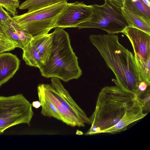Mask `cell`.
I'll return each mask as SVG.
<instances>
[{"label": "cell", "instance_id": "8992f818", "mask_svg": "<svg viewBox=\"0 0 150 150\" xmlns=\"http://www.w3.org/2000/svg\"><path fill=\"white\" fill-rule=\"evenodd\" d=\"M33 114L31 104L22 94L0 96V134L16 125H29Z\"/></svg>", "mask_w": 150, "mask_h": 150}, {"label": "cell", "instance_id": "30bf717a", "mask_svg": "<svg viewBox=\"0 0 150 150\" xmlns=\"http://www.w3.org/2000/svg\"><path fill=\"white\" fill-rule=\"evenodd\" d=\"M144 110L139 102H137L127 110L123 118L115 126L105 131L103 133L115 134L126 130L130 124L144 117L147 113H144Z\"/></svg>", "mask_w": 150, "mask_h": 150}, {"label": "cell", "instance_id": "7a4b0ae2", "mask_svg": "<svg viewBox=\"0 0 150 150\" xmlns=\"http://www.w3.org/2000/svg\"><path fill=\"white\" fill-rule=\"evenodd\" d=\"M137 102L134 95L117 85L103 87L98 94L95 110L89 118L91 127L85 135L103 133L116 125L126 111Z\"/></svg>", "mask_w": 150, "mask_h": 150}, {"label": "cell", "instance_id": "5b68a950", "mask_svg": "<svg viewBox=\"0 0 150 150\" xmlns=\"http://www.w3.org/2000/svg\"><path fill=\"white\" fill-rule=\"evenodd\" d=\"M104 1L102 5H92V13L89 19L78 25V28H98L108 34H115L122 33L128 26L121 8L108 0Z\"/></svg>", "mask_w": 150, "mask_h": 150}, {"label": "cell", "instance_id": "e0dca14e", "mask_svg": "<svg viewBox=\"0 0 150 150\" xmlns=\"http://www.w3.org/2000/svg\"><path fill=\"white\" fill-rule=\"evenodd\" d=\"M122 7L150 20V7L147 6L142 0H124Z\"/></svg>", "mask_w": 150, "mask_h": 150}, {"label": "cell", "instance_id": "9a60e30c", "mask_svg": "<svg viewBox=\"0 0 150 150\" xmlns=\"http://www.w3.org/2000/svg\"><path fill=\"white\" fill-rule=\"evenodd\" d=\"M38 94L42 108L41 114L44 116L53 117L63 122L62 117L45 92L43 83L37 87Z\"/></svg>", "mask_w": 150, "mask_h": 150}, {"label": "cell", "instance_id": "ba28073f", "mask_svg": "<svg viewBox=\"0 0 150 150\" xmlns=\"http://www.w3.org/2000/svg\"><path fill=\"white\" fill-rule=\"evenodd\" d=\"M51 85L47 87L52 94L70 112L85 124L90 123L89 118L74 100L68 91L64 87L59 79L51 78Z\"/></svg>", "mask_w": 150, "mask_h": 150}, {"label": "cell", "instance_id": "3957f363", "mask_svg": "<svg viewBox=\"0 0 150 150\" xmlns=\"http://www.w3.org/2000/svg\"><path fill=\"white\" fill-rule=\"evenodd\" d=\"M52 33V45L46 64L39 69L45 77H56L64 81L79 78L82 74L78 58L73 51L69 34L62 28H55Z\"/></svg>", "mask_w": 150, "mask_h": 150}, {"label": "cell", "instance_id": "ffe728a7", "mask_svg": "<svg viewBox=\"0 0 150 150\" xmlns=\"http://www.w3.org/2000/svg\"><path fill=\"white\" fill-rule=\"evenodd\" d=\"M139 72L144 81L150 85V61L144 62L135 58Z\"/></svg>", "mask_w": 150, "mask_h": 150}, {"label": "cell", "instance_id": "484cf974", "mask_svg": "<svg viewBox=\"0 0 150 150\" xmlns=\"http://www.w3.org/2000/svg\"><path fill=\"white\" fill-rule=\"evenodd\" d=\"M148 6L150 7V0H142Z\"/></svg>", "mask_w": 150, "mask_h": 150}, {"label": "cell", "instance_id": "4fadbf2b", "mask_svg": "<svg viewBox=\"0 0 150 150\" xmlns=\"http://www.w3.org/2000/svg\"><path fill=\"white\" fill-rule=\"evenodd\" d=\"M45 92L60 114L63 122L73 127H84L85 124L70 112L52 94L49 89L47 84L43 83Z\"/></svg>", "mask_w": 150, "mask_h": 150}, {"label": "cell", "instance_id": "2e32d148", "mask_svg": "<svg viewBox=\"0 0 150 150\" xmlns=\"http://www.w3.org/2000/svg\"><path fill=\"white\" fill-rule=\"evenodd\" d=\"M121 9L129 26L138 28L150 34V20L135 14L122 7Z\"/></svg>", "mask_w": 150, "mask_h": 150}, {"label": "cell", "instance_id": "603a6c76", "mask_svg": "<svg viewBox=\"0 0 150 150\" xmlns=\"http://www.w3.org/2000/svg\"><path fill=\"white\" fill-rule=\"evenodd\" d=\"M0 5V24L3 23L13 24V21L12 17L10 13L4 9Z\"/></svg>", "mask_w": 150, "mask_h": 150}, {"label": "cell", "instance_id": "4316f807", "mask_svg": "<svg viewBox=\"0 0 150 150\" xmlns=\"http://www.w3.org/2000/svg\"><path fill=\"white\" fill-rule=\"evenodd\" d=\"M83 134L82 132L81 131L77 130L76 133V134L78 135H82Z\"/></svg>", "mask_w": 150, "mask_h": 150}, {"label": "cell", "instance_id": "7c38bea8", "mask_svg": "<svg viewBox=\"0 0 150 150\" xmlns=\"http://www.w3.org/2000/svg\"><path fill=\"white\" fill-rule=\"evenodd\" d=\"M0 32L4 33L16 46L22 50L32 39L30 34L21 30L13 24H0Z\"/></svg>", "mask_w": 150, "mask_h": 150}, {"label": "cell", "instance_id": "ac0fdd59", "mask_svg": "<svg viewBox=\"0 0 150 150\" xmlns=\"http://www.w3.org/2000/svg\"><path fill=\"white\" fill-rule=\"evenodd\" d=\"M23 50V58L26 64L39 69L42 65L40 54L31 41Z\"/></svg>", "mask_w": 150, "mask_h": 150}, {"label": "cell", "instance_id": "44dd1931", "mask_svg": "<svg viewBox=\"0 0 150 150\" xmlns=\"http://www.w3.org/2000/svg\"><path fill=\"white\" fill-rule=\"evenodd\" d=\"M16 46L4 33L0 32V54L14 50Z\"/></svg>", "mask_w": 150, "mask_h": 150}, {"label": "cell", "instance_id": "277c9868", "mask_svg": "<svg viewBox=\"0 0 150 150\" xmlns=\"http://www.w3.org/2000/svg\"><path fill=\"white\" fill-rule=\"evenodd\" d=\"M67 1L12 17L13 23L33 38L48 34L58 17L67 8Z\"/></svg>", "mask_w": 150, "mask_h": 150}, {"label": "cell", "instance_id": "7402d4cb", "mask_svg": "<svg viewBox=\"0 0 150 150\" xmlns=\"http://www.w3.org/2000/svg\"><path fill=\"white\" fill-rule=\"evenodd\" d=\"M19 5V0H0V5L13 16H15Z\"/></svg>", "mask_w": 150, "mask_h": 150}, {"label": "cell", "instance_id": "d4e9b609", "mask_svg": "<svg viewBox=\"0 0 150 150\" xmlns=\"http://www.w3.org/2000/svg\"><path fill=\"white\" fill-rule=\"evenodd\" d=\"M31 104L32 106L36 108H38L41 106V104L39 101H34Z\"/></svg>", "mask_w": 150, "mask_h": 150}, {"label": "cell", "instance_id": "52a82bcc", "mask_svg": "<svg viewBox=\"0 0 150 150\" xmlns=\"http://www.w3.org/2000/svg\"><path fill=\"white\" fill-rule=\"evenodd\" d=\"M92 5L76 1L68 3L65 10L58 17L55 28L77 27L79 24L89 20L92 13Z\"/></svg>", "mask_w": 150, "mask_h": 150}, {"label": "cell", "instance_id": "cb8c5ba5", "mask_svg": "<svg viewBox=\"0 0 150 150\" xmlns=\"http://www.w3.org/2000/svg\"><path fill=\"white\" fill-rule=\"evenodd\" d=\"M113 3L117 6L122 8L123 6V3L124 0H107Z\"/></svg>", "mask_w": 150, "mask_h": 150}, {"label": "cell", "instance_id": "5bb4252c", "mask_svg": "<svg viewBox=\"0 0 150 150\" xmlns=\"http://www.w3.org/2000/svg\"><path fill=\"white\" fill-rule=\"evenodd\" d=\"M52 40L51 33L33 38L31 41L40 54L42 66L46 64L48 61L52 51Z\"/></svg>", "mask_w": 150, "mask_h": 150}, {"label": "cell", "instance_id": "9c48e42d", "mask_svg": "<svg viewBox=\"0 0 150 150\" xmlns=\"http://www.w3.org/2000/svg\"><path fill=\"white\" fill-rule=\"evenodd\" d=\"M122 33L130 41L134 50V58L144 62L150 61V34L129 26Z\"/></svg>", "mask_w": 150, "mask_h": 150}, {"label": "cell", "instance_id": "8fae6325", "mask_svg": "<svg viewBox=\"0 0 150 150\" xmlns=\"http://www.w3.org/2000/svg\"><path fill=\"white\" fill-rule=\"evenodd\" d=\"M20 64L16 55L10 53L0 54V87L13 76Z\"/></svg>", "mask_w": 150, "mask_h": 150}, {"label": "cell", "instance_id": "6da1fadb", "mask_svg": "<svg viewBox=\"0 0 150 150\" xmlns=\"http://www.w3.org/2000/svg\"><path fill=\"white\" fill-rule=\"evenodd\" d=\"M89 39L114 74L116 85L136 97L139 84L143 81L133 53L120 43L115 34H91Z\"/></svg>", "mask_w": 150, "mask_h": 150}, {"label": "cell", "instance_id": "d6986e66", "mask_svg": "<svg viewBox=\"0 0 150 150\" xmlns=\"http://www.w3.org/2000/svg\"><path fill=\"white\" fill-rule=\"evenodd\" d=\"M68 0H26L19 6L20 9H28V12L54 5L63 1Z\"/></svg>", "mask_w": 150, "mask_h": 150}]
</instances>
